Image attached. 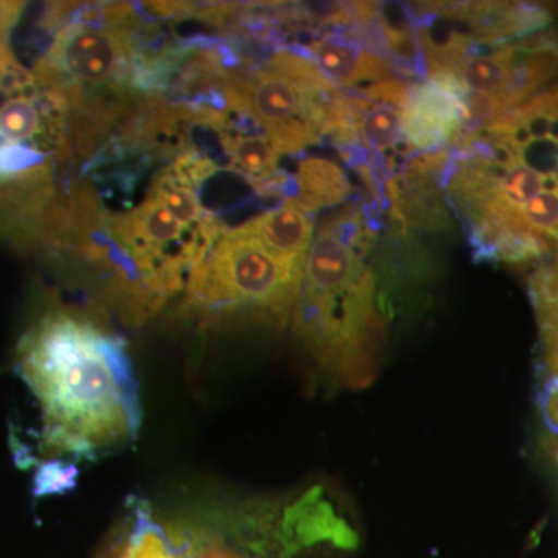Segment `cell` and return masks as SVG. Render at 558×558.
Returning <instances> with one entry per match:
<instances>
[{"label": "cell", "mask_w": 558, "mask_h": 558, "mask_svg": "<svg viewBox=\"0 0 558 558\" xmlns=\"http://www.w3.org/2000/svg\"><path fill=\"white\" fill-rule=\"evenodd\" d=\"M14 366L39 405L43 453L97 458L137 436L142 403L126 344L86 312L40 311Z\"/></svg>", "instance_id": "cell-1"}, {"label": "cell", "mask_w": 558, "mask_h": 558, "mask_svg": "<svg viewBox=\"0 0 558 558\" xmlns=\"http://www.w3.org/2000/svg\"><path fill=\"white\" fill-rule=\"evenodd\" d=\"M303 267L275 256L248 222L226 230L186 282V306L207 323L256 317L282 323L299 301Z\"/></svg>", "instance_id": "cell-2"}, {"label": "cell", "mask_w": 558, "mask_h": 558, "mask_svg": "<svg viewBox=\"0 0 558 558\" xmlns=\"http://www.w3.org/2000/svg\"><path fill=\"white\" fill-rule=\"evenodd\" d=\"M339 94L317 64L296 50H279L248 72H230L222 90L226 109L247 116L279 156L322 140L326 112Z\"/></svg>", "instance_id": "cell-3"}, {"label": "cell", "mask_w": 558, "mask_h": 558, "mask_svg": "<svg viewBox=\"0 0 558 558\" xmlns=\"http://www.w3.org/2000/svg\"><path fill=\"white\" fill-rule=\"evenodd\" d=\"M140 62L130 27L75 20L57 32L33 76L72 105L90 95L137 90Z\"/></svg>", "instance_id": "cell-4"}, {"label": "cell", "mask_w": 558, "mask_h": 558, "mask_svg": "<svg viewBox=\"0 0 558 558\" xmlns=\"http://www.w3.org/2000/svg\"><path fill=\"white\" fill-rule=\"evenodd\" d=\"M410 148L438 150L457 143L468 120V89L454 75H432L411 89L402 110Z\"/></svg>", "instance_id": "cell-5"}, {"label": "cell", "mask_w": 558, "mask_h": 558, "mask_svg": "<svg viewBox=\"0 0 558 558\" xmlns=\"http://www.w3.org/2000/svg\"><path fill=\"white\" fill-rule=\"evenodd\" d=\"M428 10L444 20L462 21L478 44H508L546 27L550 13L534 3L473 2L429 3Z\"/></svg>", "instance_id": "cell-6"}, {"label": "cell", "mask_w": 558, "mask_h": 558, "mask_svg": "<svg viewBox=\"0 0 558 558\" xmlns=\"http://www.w3.org/2000/svg\"><path fill=\"white\" fill-rule=\"evenodd\" d=\"M304 54L333 86L357 90L360 86L395 78V68L388 61L344 36L328 35L312 40L304 47Z\"/></svg>", "instance_id": "cell-7"}, {"label": "cell", "mask_w": 558, "mask_h": 558, "mask_svg": "<svg viewBox=\"0 0 558 558\" xmlns=\"http://www.w3.org/2000/svg\"><path fill=\"white\" fill-rule=\"evenodd\" d=\"M351 102L352 119H354L355 131L360 146L366 153L377 156L371 163L384 172L395 170L396 153H400V146L405 142L403 135L402 110L384 102L368 100L352 92L348 95Z\"/></svg>", "instance_id": "cell-8"}, {"label": "cell", "mask_w": 558, "mask_h": 558, "mask_svg": "<svg viewBox=\"0 0 558 558\" xmlns=\"http://www.w3.org/2000/svg\"><path fill=\"white\" fill-rule=\"evenodd\" d=\"M247 222L275 256L304 269L315 233L314 219L307 213L284 202Z\"/></svg>", "instance_id": "cell-9"}, {"label": "cell", "mask_w": 558, "mask_h": 558, "mask_svg": "<svg viewBox=\"0 0 558 558\" xmlns=\"http://www.w3.org/2000/svg\"><path fill=\"white\" fill-rule=\"evenodd\" d=\"M295 194L286 199V204L301 211H318L325 207L343 204L351 193L347 172L336 161L325 157H304L296 168Z\"/></svg>", "instance_id": "cell-10"}, {"label": "cell", "mask_w": 558, "mask_h": 558, "mask_svg": "<svg viewBox=\"0 0 558 558\" xmlns=\"http://www.w3.org/2000/svg\"><path fill=\"white\" fill-rule=\"evenodd\" d=\"M108 558H182L172 532L150 515L148 506L135 499L131 513Z\"/></svg>", "instance_id": "cell-11"}, {"label": "cell", "mask_w": 558, "mask_h": 558, "mask_svg": "<svg viewBox=\"0 0 558 558\" xmlns=\"http://www.w3.org/2000/svg\"><path fill=\"white\" fill-rule=\"evenodd\" d=\"M222 134V146L230 159V167L253 183L255 189L278 172L279 154L264 134L229 130Z\"/></svg>", "instance_id": "cell-12"}, {"label": "cell", "mask_w": 558, "mask_h": 558, "mask_svg": "<svg viewBox=\"0 0 558 558\" xmlns=\"http://www.w3.org/2000/svg\"><path fill=\"white\" fill-rule=\"evenodd\" d=\"M148 194L159 199L175 216V219L189 229H207L220 222L211 213L201 207L194 189L179 182L168 171L161 172L159 178L150 183Z\"/></svg>", "instance_id": "cell-13"}, {"label": "cell", "mask_w": 558, "mask_h": 558, "mask_svg": "<svg viewBox=\"0 0 558 558\" xmlns=\"http://www.w3.org/2000/svg\"><path fill=\"white\" fill-rule=\"evenodd\" d=\"M542 344L539 410L550 432L558 433V341H542Z\"/></svg>", "instance_id": "cell-14"}, {"label": "cell", "mask_w": 558, "mask_h": 558, "mask_svg": "<svg viewBox=\"0 0 558 558\" xmlns=\"http://www.w3.org/2000/svg\"><path fill=\"white\" fill-rule=\"evenodd\" d=\"M78 475V468L73 462L50 459L36 470L33 478V495L36 498H43L65 494L75 488Z\"/></svg>", "instance_id": "cell-15"}, {"label": "cell", "mask_w": 558, "mask_h": 558, "mask_svg": "<svg viewBox=\"0 0 558 558\" xmlns=\"http://www.w3.org/2000/svg\"><path fill=\"white\" fill-rule=\"evenodd\" d=\"M25 3L0 2V39H7L11 28L20 21Z\"/></svg>", "instance_id": "cell-16"}]
</instances>
